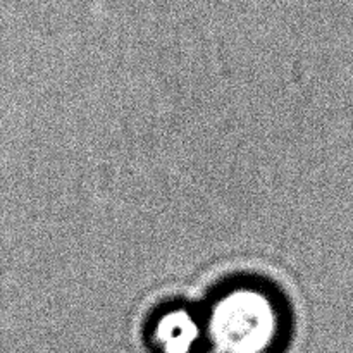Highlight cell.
Returning a JSON list of instances; mask_svg holds the SVG:
<instances>
[{"label": "cell", "instance_id": "6da1fadb", "mask_svg": "<svg viewBox=\"0 0 353 353\" xmlns=\"http://www.w3.org/2000/svg\"><path fill=\"white\" fill-rule=\"evenodd\" d=\"M210 331L217 353H269L279 340L278 307L259 290H231L212 307Z\"/></svg>", "mask_w": 353, "mask_h": 353}, {"label": "cell", "instance_id": "7a4b0ae2", "mask_svg": "<svg viewBox=\"0 0 353 353\" xmlns=\"http://www.w3.org/2000/svg\"><path fill=\"white\" fill-rule=\"evenodd\" d=\"M199 326L186 310H171L159 317L152 340L159 353H192L199 340Z\"/></svg>", "mask_w": 353, "mask_h": 353}, {"label": "cell", "instance_id": "3957f363", "mask_svg": "<svg viewBox=\"0 0 353 353\" xmlns=\"http://www.w3.org/2000/svg\"><path fill=\"white\" fill-rule=\"evenodd\" d=\"M212 353H217V352H212Z\"/></svg>", "mask_w": 353, "mask_h": 353}]
</instances>
